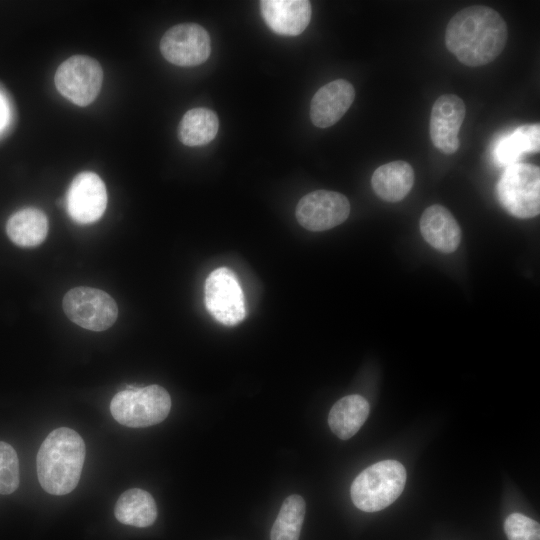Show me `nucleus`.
<instances>
[{"label":"nucleus","instance_id":"f8f14e48","mask_svg":"<svg viewBox=\"0 0 540 540\" xmlns=\"http://www.w3.org/2000/svg\"><path fill=\"white\" fill-rule=\"evenodd\" d=\"M465 104L454 94H443L434 102L430 117L433 145L445 154L459 147L458 132L465 118Z\"/></svg>","mask_w":540,"mask_h":540},{"label":"nucleus","instance_id":"ddd939ff","mask_svg":"<svg viewBox=\"0 0 540 540\" xmlns=\"http://www.w3.org/2000/svg\"><path fill=\"white\" fill-rule=\"evenodd\" d=\"M355 98L353 85L344 79L331 81L314 94L310 104V119L319 128L338 122Z\"/></svg>","mask_w":540,"mask_h":540},{"label":"nucleus","instance_id":"5701e85b","mask_svg":"<svg viewBox=\"0 0 540 540\" xmlns=\"http://www.w3.org/2000/svg\"><path fill=\"white\" fill-rule=\"evenodd\" d=\"M19 460L14 448L0 441V493H13L19 486Z\"/></svg>","mask_w":540,"mask_h":540},{"label":"nucleus","instance_id":"7ed1b4c3","mask_svg":"<svg viewBox=\"0 0 540 540\" xmlns=\"http://www.w3.org/2000/svg\"><path fill=\"white\" fill-rule=\"evenodd\" d=\"M406 470L396 460H384L363 470L350 489L354 505L364 512L380 511L391 505L403 492Z\"/></svg>","mask_w":540,"mask_h":540},{"label":"nucleus","instance_id":"412c9836","mask_svg":"<svg viewBox=\"0 0 540 540\" xmlns=\"http://www.w3.org/2000/svg\"><path fill=\"white\" fill-rule=\"evenodd\" d=\"M219 128L217 114L208 108H193L182 117L178 138L186 146H202L211 142Z\"/></svg>","mask_w":540,"mask_h":540},{"label":"nucleus","instance_id":"6e6552de","mask_svg":"<svg viewBox=\"0 0 540 540\" xmlns=\"http://www.w3.org/2000/svg\"><path fill=\"white\" fill-rule=\"evenodd\" d=\"M208 312L220 323L233 326L246 315L245 298L235 274L226 267L213 270L205 281Z\"/></svg>","mask_w":540,"mask_h":540},{"label":"nucleus","instance_id":"39448f33","mask_svg":"<svg viewBox=\"0 0 540 540\" xmlns=\"http://www.w3.org/2000/svg\"><path fill=\"white\" fill-rule=\"evenodd\" d=\"M496 193L503 208L511 215L533 218L540 212V169L526 163H515L505 168Z\"/></svg>","mask_w":540,"mask_h":540},{"label":"nucleus","instance_id":"a211bd4d","mask_svg":"<svg viewBox=\"0 0 540 540\" xmlns=\"http://www.w3.org/2000/svg\"><path fill=\"white\" fill-rule=\"evenodd\" d=\"M370 406L361 395L353 394L339 399L331 408L328 424L331 431L340 439L354 436L368 418Z\"/></svg>","mask_w":540,"mask_h":540},{"label":"nucleus","instance_id":"6ab92c4d","mask_svg":"<svg viewBox=\"0 0 540 540\" xmlns=\"http://www.w3.org/2000/svg\"><path fill=\"white\" fill-rule=\"evenodd\" d=\"M6 233L17 246L29 248L40 245L48 233L45 213L27 207L12 214L6 223Z\"/></svg>","mask_w":540,"mask_h":540},{"label":"nucleus","instance_id":"20e7f679","mask_svg":"<svg viewBox=\"0 0 540 540\" xmlns=\"http://www.w3.org/2000/svg\"><path fill=\"white\" fill-rule=\"evenodd\" d=\"M171 409V398L163 387L128 385L111 400L110 412L120 424L131 428L148 427L163 421Z\"/></svg>","mask_w":540,"mask_h":540},{"label":"nucleus","instance_id":"4468645a","mask_svg":"<svg viewBox=\"0 0 540 540\" xmlns=\"http://www.w3.org/2000/svg\"><path fill=\"white\" fill-rule=\"evenodd\" d=\"M260 9L266 25L282 36L301 34L311 19V3L307 0H262Z\"/></svg>","mask_w":540,"mask_h":540},{"label":"nucleus","instance_id":"f3484780","mask_svg":"<svg viewBox=\"0 0 540 540\" xmlns=\"http://www.w3.org/2000/svg\"><path fill=\"white\" fill-rule=\"evenodd\" d=\"M540 150V125H523L507 133L494 144L492 155L498 166H509L518 163L526 153Z\"/></svg>","mask_w":540,"mask_h":540},{"label":"nucleus","instance_id":"393cba45","mask_svg":"<svg viewBox=\"0 0 540 540\" xmlns=\"http://www.w3.org/2000/svg\"><path fill=\"white\" fill-rule=\"evenodd\" d=\"M2 114H3V109L1 108V102H0V122L2 120Z\"/></svg>","mask_w":540,"mask_h":540},{"label":"nucleus","instance_id":"f03ea898","mask_svg":"<svg viewBox=\"0 0 540 540\" xmlns=\"http://www.w3.org/2000/svg\"><path fill=\"white\" fill-rule=\"evenodd\" d=\"M84 460L82 437L67 427L54 429L37 453V476L41 487L52 495L70 493L80 480Z\"/></svg>","mask_w":540,"mask_h":540},{"label":"nucleus","instance_id":"423d86ee","mask_svg":"<svg viewBox=\"0 0 540 540\" xmlns=\"http://www.w3.org/2000/svg\"><path fill=\"white\" fill-rule=\"evenodd\" d=\"M63 310L75 324L92 331H104L117 319L118 307L106 292L91 287H75L63 298Z\"/></svg>","mask_w":540,"mask_h":540},{"label":"nucleus","instance_id":"0eeeda50","mask_svg":"<svg viewBox=\"0 0 540 540\" xmlns=\"http://www.w3.org/2000/svg\"><path fill=\"white\" fill-rule=\"evenodd\" d=\"M103 71L97 60L85 55H74L57 69L54 82L65 98L78 106L92 103L101 89Z\"/></svg>","mask_w":540,"mask_h":540},{"label":"nucleus","instance_id":"f257e3e1","mask_svg":"<svg viewBox=\"0 0 540 540\" xmlns=\"http://www.w3.org/2000/svg\"><path fill=\"white\" fill-rule=\"evenodd\" d=\"M507 25L498 12L473 5L457 12L448 22L445 43L457 59L470 67L488 64L503 51Z\"/></svg>","mask_w":540,"mask_h":540},{"label":"nucleus","instance_id":"dca6fc26","mask_svg":"<svg viewBox=\"0 0 540 540\" xmlns=\"http://www.w3.org/2000/svg\"><path fill=\"white\" fill-rule=\"evenodd\" d=\"M414 170L405 161H393L379 166L373 173L371 184L374 192L387 202L405 198L414 184Z\"/></svg>","mask_w":540,"mask_h":540},{"label":"nucleus","instance_id":"1a4fd4ad","mask_svg":"<svg viewBox=\"0 0 540 540\" xmlns=\"http://www.w3.org/2000/svg\"><path fill=\"white\" fill-rule=\"evenodd\" d=\"M160 51L170 63L192 67L204 63L211 53V39L201 25L182 23L168 29L160 40Z\"/></svg>","mask_w":540,"mask_h":540},{"label":"nucleus","instance_id":"b1692460","mask_svg":"<svg viewBox=\"0 0 540 540\" xmlns=\"http://www.w3.org/2000/svg\"><path fill=\"white\" fill-rule=\"evenodd\" d=\"M508 540H540V525L521 513L510 514L504 522Z\"/></svg>","mask_w":540,"mask_h":540},{"label":"nucleus","instance_id":"4be33fe9","mask_svg":"<svg viewBox=\"0 0 540 540\" xmlns=\"http://www.w3.org/2000/svg\"><path fill=\"white\" fill-rule=\"evenodd\" d=\"M306 504L297 494L288 496L272 526L270 540H299Z\"/></svg>","mask_w":540,"mask_h":540},{"label":"nucleus","instance_id":"9d476101","mask_svg":"<svg viewBox=\"0 0 540 540\" xmlns=\"http://www.w3.org/2000/svg\"><path fill=\"white\" fill-rule=\"evenodd\" d=\"M350 214L346 196L329 190H315L303 196L295 210L299 224L310 231H324L343 223Z\"/></svg>","mask_w":540,"mask_h":540},{"label":"nucleus","instance_id":"aec40b11","mask_svg":"<svg viewBox=\"0 0 540 540\" xmlns=\"http://www.w3.org/2000/svg\"><path fill=\"white\" fill-rule=\"evenodd\" d=\"M114 514L122 524L144 528L155 522L157 506L150 493L140 488H132L121 494Z\"/></svg>","mask_w":540,"mask_h":540},{"label":"nucleus","instance_id":"9b49d317","mask_svg":"<svg viewBox=\"0 0 540 540\" xmlns=\"http://www.w3.org/2000/svg\"><path fill=\"white\" fill-rule=\"evenodd\" d=\"M65 206L70 218L78 224L99 220L107 206V191L102 179L94 172H81L70 183Z\"/></svg>","mask_w":540,"mask_h":540},{"label":"nucleus","instance_id":"2eb2a0df","mask_svg":"<svg viewBox=\"0 0 540 540\" xmlns=\"http://www.w3.org/2000/svg\"><path fill=\"white\" fill-rule=\"evenodd\" d=\"M423 238L443 253L454 252L461 241L462 232L451 212L442 205L426 208L420 219Z\"/></svg>","mask_w":540,"mask_h":540}]
</instances>
